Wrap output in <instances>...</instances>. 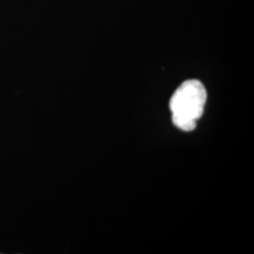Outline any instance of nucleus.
Here are the masks:
<instances>
[{
    "instance_id": "nucleus-1",
    "label": "nucleus",
    "mask_w": 254,
    "mask_h": 254,
    "mask_svg": "<svg viewBox=\"0 0 254 254\" xmlns=\"http://www.w3.org/2000/svg\"><path fill=\"white\" fill-rule=\"evenodd\" d=\"M207 100V92L201 82L190 79L182 83L170 102L173 125L183 131L197 127Z\"/></svg>"
}]
</instances>
